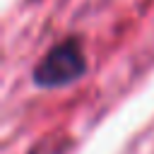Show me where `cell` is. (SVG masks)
Masks as SVG:
<instances>
[{
	"label": "cell",
	"mask_w": 154,
	"mask_h": 154,
	"mask_svg": "<svg viewBox=\"0 0 154 154\" xmlns=\"http://www.w3.org/2000/svg\"><path fill=\"white\" fill-rule=\"evenodd\" d=\"M87 67L82 46L77 41H63L60 46L51 48L41 65L36 67L34 77L41 87H60L77 79Z\"/></svg>",
	"instance_id": "obj_1"
}]
</instances>
